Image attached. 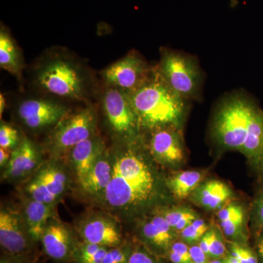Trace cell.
I'll use <instances>...</instances> for the list:
<instances>
[{
    "instance_id": "27",
    "label": "cell",
    "mask_w": 263,
    "mask_h": 263,
    "mask_svg": "<svg viewBox=\"0 0 263 263\" xmlns=\"http://www.w3.org/2000/svg\"><path fill=\"white\" fill-rule=\"evenodd\" d=\"M133 251L124 245L109 248L103 263H127Z\"/></svg>"
},
{
    "instance_id": "28",
    "label": "cell",
    "mask_w": 263,
    "mask_h": 263,
    "mask_svg": "<svg viewBox=\"0 0 263 263\" xmlns=\"http://www.w3.org/2000/svg\"><path fill=\"white\" fill-rule=\"evenodd\" d=\"M18 141V133L16 129L8 124H2L0 127V146L9 148L15 146Z\"/></svg>"
},
{
    "instance_id": "7",
    "label": "cell",
    "mask_w": 263,
    "mask_h": 263,
    "mask_svg": "<svg viewBox=\"0 0 263 263\" xmlns=\"http://www.w3.org/2000/svg\"><path fill=\"white\" fill-rule=\"evenodd\" d=\"M95 127V116L90 108L71 116L63 121L53 133V149L57 152L72 149L81 142L91 138Z\"/></svg>"
},
{
    "instance_id": "11",
    "label": "cell",
    "mask_w": 263,
    "mask_h": 263,
    "mask_svg": "<svg viewBox=\"0 0 263 263\" xmlns=\"http://www.w3.org/2000/svg\"><path fill=\"white\" fill-rule=\"evenodd\" d=\"M67 177L54 166L43 167L29 182L27 191L32 200L51 204L65 191Z\"/></svg>"
},
{
    "instance_id": "32",
    "label": "cell",
    "mask_w": 263,
    "mask_h": 263,
    "mask_svg": "<svg viewBox=\"0 0 263 263\" xmlns=\"http://www.w3.org/2000/svg\"><path fill=\"white\" fill-rule=\"evenodd\" d=\"M170 251L179 254L186 262L191 263V256H190V248L181 242H176L171 245Z\"/></svg>"
},
{
    "instance_id": "12",
    "label": "cell",
    "mask_w": 263,
    "mask_h": 263,
    "mask_svg": "<svg viewBox=\"0 0 263 263\" xmlns=\"http://www.w3.org/2000/svg\"><path fill=\"white\" fill-rule=\"evenodd\" d=\"M43 251L58 262L72 260L79 242H76L67 227L60 223L48 224L41 239Z\"/></svg>"
},
{
    "instance_id": "2",
    "label": "cell",
    "mask_w": 263,
    "mask_h": 263,
    "mask_svg": "<svg viewBox=\"0 0 263 263\" xmlns=\"http://www.w3.org/2000/svg\"><path fill=\"white\" fill-rule=\"evenodd\" d=\"M127 93L141 127H178L184 119L187 101L170 88L157 68L141 87Z\"/></svg>"
},
{
    "instance_id": "36",
    "label": "cell",
    "mask_w": 263,
    "mask_h": 263,
    "mask_svg": "<svg viewBox=\"0 0 263 263\" xmlns=\"http://www.w3.org/2000/svg\"><path fill=\"white\" fill-rule=\"evenodd\" d=\"M257 218L259 224L263 227V195L259 199L258 205H257Z\"/></svg>"
},
{
    "instance_id": "40",
    "label": "cell",
    "mask_w": 263,
    "mask_h": 263,
    "mask_svg": "<svg viewBox=\"0 0 263 263\" xmlns=\"http://www.w3.org/2000/svg\"><path fill=\"white\" fill-rule=\"evenodd\" d=\"M226 263H240L238 262V259L233 257V256L230 255L228 258L226 259Z\"/></svg>"
},
{
    "instance_id": "26",
    "label": "cell",
    "mask_w": 263,
    "mask_h": 263,
    "mask_svg": "<svg viewBox=\"0 0 263 263\" xmlns=\"http://www.w3.org/2000/svg\"><path fill=\"white\" fill-rule=\"evenodd\" d=\"M208 229L209 228L205 221L196 219L181 232V237L186 241L193 243L201 239L202 237L208 232Z\"/></svg>"
},
{
    "instance_id": "10",
    "label": "cell",
    "mask_w": 263,
    "mask_h": 263,
    "mask_svg": "<svg viewBox=\"0 0 263 263\" xmlns=\"http://www.w3.org/2000/svg\"><path fill=\"white\" fill-rule=\"evenodd\" d=\"M20 119L31 129H41L53 125L65 115L62 105L46 100H27L18 109Z\"/></svg>"
},
{
    "instance_id": "15",
    "label": "cell",
    "mask_w": 263,
    "mask_h": 263,
    "mask_svg": "<svg viewBox=\"0 0 263 263\" xmlns=\"http://www.w3.org/2000/svg\"><path fill=\"white\" fill-rule=\"evenodd\" d=\"M37 159V151L32 142L24 138L22 143L12 152L4 177L14 179L24 176L35 167Z\"/></svg>"
},
{
    "instance_id": "35",
    "label": "cell",
    "mask_w": 263,
    "mask_h": 263,
    "mask_svg": "<svg viewBox=\"0 0 263 263\" xmlns=\"http://www.w3.org/2000/svg\"><path fill=\"white\" fill-rule=\"evenodd\" d=\"M11 154L10 153L9 149L8 148H0V165L3 167L5 164L9 162Z\"/></svg>"
},
{
    "instance_id": "3",
    "label": "cell",
    "mask_w": 263,
    "mask_h": 263,
    "mask_svg": "<svg viewBox=\"0 0 263 263\" xmlns=\"http://www.w3.org/2000/svg\"><path fill=\"white\" fill-rule=\"evenodd\" d=\"M155 191V180L145 161L132 151L117 157L110 183L104 192L105 201L116 209L140 205Z\"/></svg>"
},
{
    "instance_id": "41",
    "label": "cell",
    "mask_w": 263,
    "mask_h": 263,
    "mask_svg": "<svg viewBox=\"0 0 263 263\" xmlns=\"http://www.w3.org/2000/svg\"><path fill=\"white\" fill-rule=\"evenodd\" d=\"M209 263H226V259H215L210 261Z\"/></svg>"
},
{
    "instance_id": "21",
    "label": "cell",
    "mask_w": 263,
    "mask_h": 263,
    "mask_svg": "<svg viewBox=\"0 0 263 263\" xmlns=\"http://www.w3.org/2000/svg\"><path fill=\"white\" fill-rule=\"evenodd\" d=\"M230 195L231 191L224 183L212 181L203 185L199 193V199L203 206L216 209L224 203Z\"/></svg>"
},
{
    "instance_id": "16",
    "label": "cell",
    "mask_w": 263,
    "mask_h": 263,
    "mask_svg": "<svg viewBox=\"0 0 263 263\" xmlns=\"http://www.w3.org/2000/svg\"><path fill=\"white\" fill-rule=\"evenodd\" d=\"M101 155V146L97 140L88 138L72 148V160L79 183L81 184Z\"/></svg>"
},
{
    "instance_id": "24",
    "label": "cell",
    "mask_w": 263,
    "mask_h": 263,
    "mask_svg": "<svg viewBox=\"0 0 263 263\" xmlns=\"http://www.w3.org/2000/svg\"><path fill=\"white\" fill-rule=\"evenodd\" d=\"M108 249L88 242H79L72 261L75 263H103Z\"/></svg>"
},
{
    "instance_id": "18",
    "label": "cell",
    "mask_w": 263,
    "mask_h": 263,
    "mask_svg": "<svg viewBox=\"0 0 263 263\" xmlns=\"http://www.w3.org/2000/svg\"><path fill=\"white\" fill-rule=\"evenodd\" d=\"M172 230L163 216H155L143 227V235L155 248L167 250L173 245Z\"/></svg>"
},
{
    "instance_id": "25",
    "label": "cell",
    "mask_w": 263,
    "mask_h": 263,
    "mask_svg": "<svg viewBox=\"0 0 263 263\" xmlns=\"http://www.w3.org/2000/svg\"><path fill=\"white\" fill-rule=\"evenodd\" d=\"M163 216L173 230L180 232L182 231L197 219L196 214L193 211L188 210V209H180V210L167 212L164 214Z\"/></svg>"
},
{
    "instance_id": "1",
    "label": "cell",
    "mask_w": 263,
    "mask_h": 263,
    "mask_svg": "<svg viewBox=\"0 0 263 263\" xmlns=\"http://www.w3.org/2000/svg\"><path fill=\"white\" fill-rule=\"evenodd\" d=\"M213 130L221 146L240 151L263 167V112L249 95L237 91L223 98Z\"/></svg>"
},
{
    "instance_id": "9",
    "label": "cell",
    "mask_w": 263,
    "mask_h": 263,
    "mask_svg": "<svg viewBox=\"0 0 263 263\" xmlns=\"http://www.w3.org/2000/svg\"><path fill=\"white\" fill-rule=\"evenodd\" d=\"M34 243L15 214L5 210L0 212V245L10 257L23 260L32 250Z\"/></svg>"
},
{
    "instance_id": "17",
    "label": "cell",
    "mask_w": 263,
    "mask_h": 263,
    "mask_svg": "<svg viewBox=\"0 0 263 263\" xmlns=\"http://www.w3.org/2000/svg\"><path fill=\"white\" fill-rule=\"evenodd\" d=\"M52 213L51 204L32 200L26 205L27 232L34 243L41 241Z\"/></svg>"
},
{
    "instance_id": "14",
    "label": "cell",
    "mask_w": 263,
    "mask_h": 263,
    "mask_svg": "<svg viewBox=\"0 0 263 263\" xmlns=\"http://www.w3.org/2000/svg\"><path fill=\"white\" fill-rule=\"evenodd\" d=\"M83 241L112 248L122 245V237L113 221L105 218L91 219L81 230Z\"/></svg>"
},
{
    "instance_id": "37",
    "label": "cell",
    "mask_w": 263,
    "mask_h": 263,
    "mask_svg": "<svg viewBox=\"0 0 263 263\" xmlns=\"http://www.w3.org/2000/svg\"><path fill=\"white\" fill-rule=\"evenodd\" d=\"M0 263H24L23 260L22 259H18L16 258H2L1 262Z\"/></svg>"
},
{
    "instance_id": "5",
    "label": "cell",
    "mask_w": 263,
    "mask_h": 263,
    "mask_svg": "<svg viewBox=\"0 0 263 263\" xmlns=\"http://www.w3.org/2000/svg\"><path fill=\"white\" fill-rule=\"evenodd\" d=\"M36 81L43 90L56 96L80 99L84 96L86 80L79 65L66 58H53L37 70Z\"/></svg>"
},
{
    "instance_id": "19",
    "label": "cell",
    "mask_w": 263,
    "mask_h": 263,
    "mask_svg": "<svg viewBox=\"0 0 263 263\" xmlns=\"http://www.w3.org/2000/svg\"><path fill=\"white\" fill-rule=\"evenodd\" d=\"M112 176V167L108 161L99 159L94 167L81 183V186L89 195H97L105 192Z\"/></svg>"
},
{
    "instance_id": "39",
    "label": "cell",
    "mask_w": 263,
    "mask_h": 263,
    "mask_svg": "<svg viewBox=\"0 0 263 263\" xmlns=\"http://www.w3.org/2000/svg\"><path fill=\"white\" fill-rule=\"evenodd\" d=\"M5 105H6V103H5V100L4 97H3V94L0 95V116H3V113L4 112Z\"/></svg>"
},
{
    "instance_id": "6",
    "label": "cell",
    "mask_w": 263,
    "mask_h": 263,
    "mask_svg": "<svg viewBox=\"0 0 263 263\" xmlns=\"http://www.w3.org/2000/svg\"><path fill=\"white\" fill-rule=\"evenodd\" d=\"M155 70L138 53L131 52L109 66L103 76L109 84L130 92L144 84Z\"/></svg>"
},
{
    "instance_id": "30",
    "label": "cell",
    "mask_w": 263,
    "mask_h": 263,
    "mask_svg": "<svg viewBox=\"0 0 263 263\" xmlns=\"http://www.w3.org/2000/svg\"><path fill=\"white\" fill-rule=\"evenodd\" d=\"M226 248L222 240L214 231L210 248H209V257L215 259H220L226 255Z\"/></svg>"
},
{
    "instance_id": "34",
    "label": "cell",
    "mask_w": 263,
    "mask_h": 263,
    "mask_svg": "<svg viewBox=\"0 0 263 263\" xmlns=\"http://www.w3.org/2000/svg\"><path fill=\"white\" fill-rule=\"evenodd\" d=\"M213 233H214V230L206 232L205 235L202 237L201 239L199 240V247L208 257H209V248H210L211 242H212Z\"/></svg>"
},
{
    "instance_id": "22",
    "label": "cell",
    "mask_w": 263,
    "mask_h": 263,
    "mask_svg": "<svg viewBox=\"0 0 263 263\" xmlns=\"http://www.w3.org/2000/svg\"><path fill=\"white\" fill-rule=\"evenodd\" d=\"M221 228L226 236H238L241 231L245 214L239 205H229L222 208L217 213Z\"/></svg>"
},
{
    "instance_id": "8",
    "label": "cell",
    "mask_w": 263,
    "mask_h": 263,
    "mask_svg": "<svg viewBox=\"0 0 263 263\" xmlns=\"http://www.w3.org/2000/svg\"><path fill=\"white\" fill-rule=\"evenodd\" d=\"M103 106L110 126L117 133H131L139 125L127 91L117 87L108 90Z\"/></svg>"
},
{
    "instance_id": "13",
    "label": "cell",
    "mask_w": 263,
    "mask_h": 263,
    "mask_svg": "<svg viewBox=\"0 0 263 263\" xmlns=\"http://www.w3.org/2000/svg\"><path fill=\"white\" fill-rule=\"evenodd\" d=\"M176 127L156 129L150 142L152 155L162 163H178L184 157L183 145Z\"/></svg>"
},
{
    "instance_id": "31",
    "label": "cell",
    "mask_w": 263,
    "mask_h": 263,
    "mask_svg": "<svg viewBox=\"0 0 263 263\" xmlns=\"http://www.w3.org/2000/svg\"><path fill=\"white\" fill-rule=\"evenodd\" d=\"M127 263H159L149 254L143 250H134L132 252Z\"/></svg>"
},
{
    "instance_id": "23",
    "label": "cell",
    "mask_w": 263,
    "mask_h": 263,
    "mask_svg": "<svg viewBox=\"0 0 263 263\" xmlns=\"http://www.w3.org/2000/svg\"><path fill=\"white\" fill-rule=\"evenodd\" d=\"M202 177L198 171H184L170 180L169 186L177 198H185L198 186Z\"/></svg>"
},
{
    "instance_id": "29",
    "label": "cell",
    "mask_w": 263,
    "mask_h": 263,
    "mask_svg": "<svg viewBox=\"0 0 263 263\" xmlns=\"http://www.w3.org/2000/svg\"><path fill=\"white\" fill-rule=\"evenodd\" d=\"M230 249L232 256L238 259L240 263H258L257 256L247 247L232 243Z\"/></svg>"
},
{
    "instance_id": "38",
    "label": "cell",
    "mask_w": 263,
    "mask_h": 263,
    "mask_svg": "<svg viewBox=\"0 0 263 263\" xmlns=\"http://www.w3.org/2000/svg\"><path fill=\"white\" fill-rule=\"evenodd\" d=\"M257 252H258L259 255L260 256L263 262V238H261L257 242Z\"/></svg>"
},
{
    "instance_id": "20",
    "label": "cell",
    "mask_w": 263,
    "mask_h": 263,
    "mask_svg": "<svg viewBox=\"0 0 263 263\" xmlns=\"http://www.w3.org/2000/svg\"><path fill=\"white\" fill-rule=\"evenodd\" d=\"M0 66L16 76L20 74L22 69L19 52L9 33L3 27L0 32Z\"/></svg>"
},
{
    "instance_id": "33",
    "label": "cell",
    "mask_w": 263,
    "mask_h": 263,
    "mask_svg": "<svg viewBox=\"0 0 263 263\" xmlns=\"http://www.w3.org/2000/svg\"><path fill=\"white\" fill-rule=\"evenodd\" d=\"M191 263H209L208 256L204 253L198 245L193 246L190 248Z\"/></svg>"
},
{
    "instance_id": "4",
    "label": "cell",
    "mask_w": 263,
    "mask_h": 263,
    "mask_svg": "<svg viewBox=\"0 0 263 263\" xmlns=\"http://www.w3.org/2000/svg\"><path fill=\"white\" fill-rule=\"evenodd\" d=\"M157 70L170 88L186 101L200 98L202 73L195 57L163 49Z\"/></svg>"
}]
</instances>
